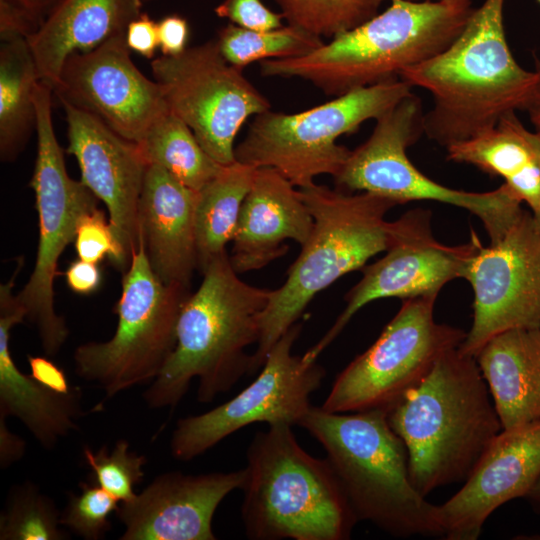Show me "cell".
Wrapping results in <instances>:
<instances>
[{
	"label": "cell",
	"instance_id": "cell-9",
	"mask_svg": "<svg viewBox=\"0 0 540 540\" xmlns=\"http://www.w3.org/2000/svg\"><path fill=\"white\" fill-rule=\"evenodd\" d=\"M189 295L188 288L165 284L155 274L139 240L123 275L115 333L75 349L77 375L107 397L154 380L175 349L179 314Z\"/></svg>",
	"mask_w": 540,
	"mask_h": 540
},
{
	"label": "cell",
	"instance_id": "cell-43",
	"mask_svg": "<svg viewBox=\"0 0 540 540\" xmlns=\"http://www.w3.org/2000/svg\"><path fill=\"white\" fill-rule=\"evenodd\" d=\"M36 20L40 26L61 0H8Z\"/></svg>",
	"mask_w": 540,
	"mask_h": 540
},
{
	"label": "cell",
	"instance_id": "cell-12",
	"mask_svg": "<svg viewBox=\"0 0 540 540\" xmlns=\"http://www.w3.org/2000/svg\"><path fill=\"white\" fill-rule=\"evenodd\" d=\"M436 298L405 299L377 340L337 375L320 407L333 413L386 409L459 347L466 333L435 321Z\"/></svg>",
	"mask_w": 540,
	"mask_h": 540
},
{
	"label": "cell",
	"instance_id": "cell-11",
	"mask_svg": "<svg viewBox=\"0 0 540 540\" xmlns=\"http://www.w3.org/2000/svg\"><path fill=\"white\" fill-rule=\"evenodd\" d=\"M52 93L40 82L35 95L37 154L30 187L35 193L39 240L33 272L17 294L49 357L56 355L69 337L66 322L54 306L58 260L74 240L80 218L97 208L95 195L66 170L52 121Z\"/></svg>",
	"mask_w": 540,
	"mask_h": 540
},
{
	"label": "cell",
	"instance_id": "cell-23",
	"mask_svg": "<svg viewBox=\"0 0 540 540\" xmlns=\"http://www.w3.org/2000/svg\"><path fill=\"white\" fill-rule=\"evenodd\" d=\"M17 272L0 286V416L15 417L36 441L53 449L57 442L77 429L83 415L80 387L68 393L52 391L16 366L9 348L12 328L26 319V311L13 294Z\"/></svg>",
	"mask_w": 540,
	"mask_h": 540
},
{
	"label": "cell",
	"instance_id": "cell-46",
	"mask_svg": "<svg viewBox=\"0 0 540 540\" xmlns=\"http://www.w3.org/2000/svg\"><path fill=\"white\" fill-rule=\"evenodd\" d=\"M530 120L537 132H540V108L529 112Z\"/></svg>",
	"mask_w": 540,
	"mask_h": 540
},
{
	"label": "cell",
	"instance_id": "cell-17",
	"mask_svg": "<svg viewBox=\"0 0 540 540\" xmlns=\"http://www.w3.org/2000/svg\"><path fill=\"white\" fill-rule=\"evenodd\" d=\"M130 51L124 32L93 50L71 54L53 93L61 104L90 113L139 143L169 108L160 84L137 68Z\"/></svg>",
	"mask_w": 540,
	"mask_h": 540
},
{
	"label": "cell",
	"instance_id": "cell-29",
	"mask_svg": "<svg viewBox=\"0 0 540 540\" xmlns=\"http://www.w3.org/2000/svg\"><path fill=\"white\" fill-rule=\"evenodd\" d=\"M148 165L156 164L187 187L199 191L223 165L203 149L190 127L170 109L137 143Z\"/></svg>",
	"mask_w": 540,
	"mask_h": 540
},
{
	"label": "cell",
	"instance_id": "cell-35",
	"mask_svg": "<svg viewBox=\"0 0 540 540\" xmlns=\"http://www.w3.org/2000/svg\"><path fill=\"white\" fill-rule=\"evenodd\" d=\"M78 258L99 263L108 257L120 271H126L130 260L125 256L109 220L98 207L85 213L79 220L74 238Z\"/></svg>",
	"mask_w": 540,
	"mask_h": 540
},
{
	"label": "cell",
	"instance_id": "cell-10",
	"mask_svg": "<svg viewBox=\"0 0 540 540\" xmlns=\"http://www.w3.org/2000/svg\"><path fill=\"white\" fill-rule=\"evenodd\" d=\"M423 115L420 98L411 93L379 117L369 138L350 151L334 176L336 184L397 204L432 200L460 207L481 220L490 242L498 240L524 211L522 201L506 183L488 192H468L441 185L418 170L406 151L424 134Z\"/></svg>",
	"mask_w": 540,
	"mask_h": 540
},
{
	"label": "cell",
	"instance_id": "cell-25",
	"mask_svg": "<svg viewBox=\"0 0 540 540\" xmlns=\"http://www.w3.org/2000/svg\"><path fill=\"white\" fill-rule=\"evenodd\" d=\"M476 360L502 430L540 420V327L494 336Z\"/></svg>",
	"mask_w": 540,
	"mask_h": 540
},
{
	"label": "cell",
	"instance_id": "cell-41",
	"mask_svg": "<svg viewBox=\"0 0 540 540\" xmlns=\"http://www.w3.org/2000/svg\"><path fill=\"white\" fill-rule=\"evenodd\" d=\"M65 279L68 287L73 292L80 295H89L99 288L102 275L97 263L78 258L67 267Z\"/></svg>",
	"mask_w": 540,
	"mask_h": 540
},
{
	"label": "cell",
	"instance_id": "cell-14",
	"mask_svg": "<svg viewBox=\"0 0 540 540\" xmlns=\"http://www.w3.org/2000/svg\"><path fill=\"white\" fill-rule=\"evenodd\" d=\"M301 329L297 322L280 337L258 376L236 396L177 421L170 439L173 458L192 460L254 423L300 425L312 407L311 395L320 388L326 373L317 360L292 353Z\"/></svg>",
	"mask_w": 540,
	"mask_h": 540
},
{
	"label": "cell",
	"instance_id": "cell-15",
	"mask_svg": "<svg viewBox=\"0 0 540 540\" xmlns=\"http://www.w3.org/2000/svg\"><path fill=\"white\" fill-rule=\"evenodd\" d=\"M461 278L474 292L473 323L459 349L476 357L494 336L540 327V230L523 211L496 241L481 245Z\"/></svg>",
	"mask_w": 540,
	"mask_h": 540
},
{
	"label": "cell",
	"instance_id": "cell-13",
	"mask_svg": "<svg viewBox=\"0 0 540 540\" xmlns=\"http://www.w3.org/2000/svg\"><path fill=\"white\" fill-rule=\"evenodd\" d=\"M168 108L193 131L220 165L236 161L235 138L251 116L271 109L269 100L223 57L216 39L151 62Z\"/></svg>",
	"mask_w": 540,
	"mask_h": 540
},
{
	"label": "cell",
	"instance_id": "cell-8",
	"mask_svg": "<svg viewBox=\"0 0 540 540\" xmlns=\"http://www.w3.org/2000/svg\"><path fill=\"white\" fill-rule=\"evenodd\" d=\"M411 88L397 79L352 90L299 113L270 109L254 116L235 146V158L255 168H274L297 188L314 183L320 175L334 177L351 151L336 140L390 111L411 94Z\"/></svg>",
	"mask_w": 540,
	"mask_h": 540
},
{
	"label": "cell",
	"instance_id": "cell-21",
	"mask_svg": "<svg viewBox=\"0 0 540 540\" xmlns=\"http://www.w3.org/2000/svg\"><path fill=\"white\" fill-rule=\"evenodd\" d=\"M313 225L299 188L274 168H256L232 240L234 270L242 274L265 267L287 253V240L303 246Z\"/></svg>",
	"mask_w": 540,
	"mask_h": 540
},
{
	"label": "cell",
	"instance_id": "cell-5",
	"mask_svg": "<svg viewBox=\"0 0 540 540\" xmlns=\"http://www.w3.org/2000/svg\"><path fill=\"white\" fill-rule=\"evenodd\" d=\"M299 426L322 445L358 521L396 537L441 536L438 505L413 486L386 409L333 413L312 405Z\"/></svg>",
	"mask_w": 540,
	"mask_h": 540
},
{
	"label": "cell",
	"instance_id": "cell-38",
	"mask_svg": "<svg viewBox=\"0 0 540 540\" xmlns=\"http://www.w3.org/2000/svg\"><path fill=\"white\" fill-rule=\"evenodd\" d=\"M40 24L29 14L8 0H0V38L1 41L16 38L27 39L33 35Z\"/></svg>",
	"mask_w": 540,
	"mask_h": 540
},
{
	"label": "cell",
	"instance_id": "cell-6",
	"mask_svg": "<svg viewBox=\"0 0 540 540\" xmlns=\"http://www.w3.org/2000/svg\"><path fill=\"white\" fill-rule=\"evenodd\" d=\"M269 425L246 451L241 517L252 540H345L358 521L328 460Z\"/></svg>",
	"mask_w": 540,
	"mask_h": 540
},
{
	"label": "cell",
	"instance_id": "cell-26",
	"mask_svg": "<svg viewBox=\"0 0 540 540\" xmlns=\"http://www.w3.org/2000/svg\"><path fill=\"white\" fill-rule=\"evenodd\" d=\"M40 83L26 39L1 41L0 46V157L11 162L36 131L35 95Z\"/></svg>",
	"mask_w": 540,
	"mask_h": 540
},
{
	"label": "cell",
	"instance_id": "cell-7",
	"mask_svg": "<svg viewBox=\"0 0 540 540\" xmlns=\"http://www.w3.org/2000/svg\"><path fill=\"white\" fill-rule=\"evenodd\" d=\"M299 190L313 217V230L283 285L271 291L249 374L261 369L271 348L319 292L363 269L388 246L390 222L385 217L398 205L395 201L369 192L351 195L315 182Z\"/></svg>",
	"mask_w": 540,
	"mask_h": 540
},
{
	"label": "cell",
	"instance_id": "cell-22",
	"mask_svg": "<svg viewBox=\"0 0 540 540\" xmlns=\"http://www.w3.org/2000/svg\"><path fill=\"white\" fill-rule=\"evenodd\" d=\"M198 191L164 168L148 165L138 204L139 240L155 274L190 289L197 269L195 213Z\"/></svg>",
	"mask_w": 540,
	"mask_h": 540
},
{
	"label": "cell",
	"instance_id": "cell-27",
	"mask_svg": "<svg viewBox=\"0 0 540 540\" xmlns=\"http://www.w3.org/2000/svg\"><path fill=\"white\" fill-rule=\"evenodd\" d=\"M256 168L239 161L222 166L198 191L195 213L197 269L201 272L232 242Z\"/></svg>",
	"mask_w": 540,
	"mask_h": 540
},
{
	"label": "cell",
	"instance_id": "cell-44",
	"mask_svg": "<svg viewBox=\"0 0 540 540\" xmlns=\"http://www.w3.org/2000/svg\"><path fill=\"white\" fill-rule=\"evenodd\" d=\"M524 135L526 136L527 140L529 141V143L531 144V146L533 147L534 151L536 152L538 158H539V161H540V132H531L529 130H527L525 127H524ZM534 219H535V222L540 230V208L539 210L536 212V213H532Z\"/></svg>",
	"mask_w": 540,
	"mask_h": 540
},
{
	"label": "cell",
	"instance_id": "cell-32",
	"mask_svg": "<svg viewBox=\"0 0 540 540\" xmlns=\"http://www.w3.org/2000/svg\"><path fill=\"white\" fill-rule=\"evenodd\" d=\"M287 24L332 39L379 13L391 0H274Z\"/></svg>",
	"mask_w": 540,
	"mask_h": 540
},
{
	"label": "cell",
	"instance_id": "cell-30",
	"mask_svg": "<svg viewBox=\"0 0 540 540\" xmlns=\"http://www.w3.org/2000/svg\"><path fill=\"white\" fill-rule=\"evenodd\" d=\"M215 39L226 61L241 69L257 61L301 57L324 44L322 38L289 24L256 31L229 23Z\"/></svg>",
	"mask_w": 540,
	"mask_h": 540
},
{
	"label": "cell",
	"instance_id": "cell-47",
	"mask_svg": "<svg viewBox=\"0 0 540 540\" xmlns=\"http://www.w3.org/2000/svg\"><path fill=\"white\" fill-rule=\"evenodd\" d=\"M537 1H538V3L540 4V0H537ZM534 63H535V69H536L537 71L540 72V59H538L537 57H535Z\"/></svg>",
	"mask_w": 540,
	"mask_h": 540
},
{
	"label": "cell",
	"instance_id": "cell-40",
	"mask_svg": "<svg viewBox=\"0 0 540 540\" xmlns=\"http://www.w3.org/2000/svg\"><path fill=\"white\" fill-rule=\"evenodd\" d=\"M30 367V376L44 387L58 392L68 393L73 386L70 385L64 370L45 356H27Z\"/></svg>",
	"mask_w": 540,
	"mask_h": 540
},
{
	"label": "cell",
	"instance_id": "cell-28",
	"mask_svg": "<svg viewBox=\"0 0 540 540\" xmlns=\"http://www.w3.org/2000/svg\"><path fill=\"white\" fill-rule=\"evenodd\" d=\"M446 149L449 160L500 176L510 187L539 165L538 156L524 135V125L516 113L504 116L496 127L453 143Z\"/></svg>",
	"mask_w": 540,
	"mask_h": 540
},
{
	"label": "cell",
	"instance_id": "cell-4",
	"mask_svg": "<svg viewBox=\"0 0 540 540\" xmlns=\"http://www.w3.org/2000/svg\"><path fill=\"white\" fill-rule=\"evenodd\" d=\"M473 10L472 0H391L382 12L307 55L259 62L260 73L300 78L334 97L397 80L405 69L445 50Z\"/></svg>",
	"mask_w": 540,
	"mask_h": 540
},
{
	"label": "cell",
	"instance_id": "cell-45",
	"mask_svg": "<svg viewBox=\"0 0 540 540\" xmlns=\"http://www.w3.org/2000/svg\"><path fill=\"white\" fill-rule=\"evenodd\" d=\"M534 510L540 513V477L526 496Z\"/></svg>",
	"mask_w": 540,
	"mask_h": 540
},
{
	"label": "cell",
	"instance_id": "cell-16",
	"mask_svg": "<svg viewBox=\"0 0 540 540\" xmlns=\"http://www.w3.org/2000/svg\"><path fill=\"white\" fill-rule=\"evenodd\" d=\"M481 245L474 232L469 242L462 245L438 242L432 234L430 213L425 210H411L390 222L385 255L363 268L361 280L345 296L342 313L304 355L317 360L352 317L372 301L438 296L446 283L461 278L467 262Z\"/></svg>",
	"mask_w": 540,
	"mask_h": 540
},
{
	"label": "cell",
	"instance_id": "cell-48",
	"mask_svg": "<svg viewBox=\"0 0 540 540\" xmlns=\"http://www.w3.org/2000/svg\"><path fill=\"white\" fill-rule=\"evenodd\" d=\"M412 1H440V0H412Z\"/></svg>",
	"mask_w": 540,
	"mask_h": 540
},
{
	"label": "cell",
	"instance_id": "cell-2",
	"mask_svg": "<svg viewBox=\"0 0 540 540\" xmlns=\"http://www.w3.org/2000/svg\"><path fill=\"white\" fill-rule=\"evenodd\" d=\"M423 496L465 481L502 425L476 357L445 352L426 377L386 408Z\"/></svg>",
	"mask_w": 540,
	"mask_h": 540
},
{
	"label": "cell",
	"instance_id": "cell-34",
	"mask_svg": "<svg viewBox=\"0 0 540 540\" xmlns=\"http://www.w3.org/2000/svg\"><path fill=\"white\" fill-rule=\"evenodd\" d=\"M79 487L80 494L69 495L60 523L84 539H102L112 528L110 515L118 510L119 501L93 481Z\"/></svg>",
	"mask_w": 540,
	"mask_h": 540
},
{
	"label": "cell",
	"instance_id": "cell-33",
	"mask_svg": "<svg viewBox=\"0 0 540 540\" xmlns=\"http://www.w3.org/2000/svg\"><path fill=\"white\" fill-rule=\"evenodd\" d=\"M83 455L93 472V482L121 503L135 498L137 494L134 488L143 480V467L147 459L144 455L129 451V443L125 439L118 440L111 453L105 446L97 452L85 446Z\"/></svg>",
	"mask_w": 540,
	"mask_h": 540
},
{
	"label": "cell",
	"instance_id": "cell-1",
	"mask_svg": "<svg viewBox=\"0 0 540 540\" xmlns=\"http://www.w3.org/2000/svg\"><path fill=\"white\" fill-rule=\"evenodd\" d=\"M504 3L484 0L445 50L400 74L432 95L423 132L444 147L496 127L510 113L540 108V72L524 69L513 57Z\"/></svg>",
	"mask_w": 540,
	"mask_h": 540
},
{
	"label": "cell",
	"instance_id": "cell-19",
	"mask_svg": "<svg viewBox=\"0 0 540 540\" xmlns=\"http://www.w3.org/2000/svg\"><path fill=\"white\" fill-rule=\"evenodd\" d=\"M540 477V420L503 429L465 480L438 505L441 536L475 540L488 517L510 500L526 497Z\"/></svg>",
	"mask_w": 540,
	"mask_h": 540
},
{
	"label": "cell",
	"instance_id": "cell-42",
	"mask_svg": "<svg viewBox=\"0 0 540 540\" xmlns=\"http://www.w3.org/2000/svg\"><path fill=\"white\" fill-rule=\"evenodd\" d=\"M5 420L6 418L0 416V467L2 469L20 460L26 449L25 441L8 429Z\"/></svg>",
	"mask_w": 540,
	"mask_h": 540
},
{
	"label": "cell",
	"instance_id": "cell-39",
	"mask_svg": "<svg viewBox=\"0 0 540 540\" xmlns=\"http://www.w3.org/2000/svg\"><path fill=\"white\" fill-rule=\"evenodd\" d=\"M159 48L164 56H176L187 49L189 25L179 15H169L158 22Z\"/></svg>",
	"mask_w": 540,
	"mask_h": 540
},
{
	"label": "cell",
	"instance_id": "cell-24",
	"mask_svg": "<svg viewBox=\"0 0 540 540\" xmlns=\"http://www.w3.org/2000/svg\"><path fill=\"white\" fill-rule=\"evenodd\" d=\"M142 0H61L26 39L40 82L54 89L66 59L126 32Z\"/></svg>",
	"mask_w": 540,
	"mask_h": 540
},
{
	"label": "cell",
	"instance_id": "cell-49",
	"mask_svg": "<svg viewBox=\"0 0 540 540\" xmlns=\"http://www.w3.org/2000/svg\"><path fill=\"white\" fill-rule=\"evenodd\" d=\"M142 1H151V0H142Z\"/></svg>",
	"mask_w": 540,
	"mask_h": 540
},
{
	"label": "cell",
	"instance_id": "cell-20",
	"mask_svg": "<svg viewBox=\"0 0 540 540\" xmlns=\"http://www.w3.org/2000/svg\"><path fill=\"white\" fill-rule=\"evenodd\" d=\"M245 469L158 475L116 511L125 530L120 540H215L212 522L221 502L242 488Z\"/></svg>",
	"mask_w": 540,
	"mask_h": 540
},
{
	"label": "cell",
	"instance_id": "cell-37",
	"mask_svg": "<svg viewBox=\"0 0 540 540\" xmlns=\"http://www.w3.org/2000/svg\"><path fill=\"white\" fill-rule=\"evenodd\" d=\"M125 38L131 51L151 59L159 47L158 23L148 14L141 13L128 24Z\"/></svg>",
	"mask_w": 540,
	"mask_h": 540
},
{
	"label": "cell",
	"instance_id": "cell-31",
	"mask_svg": "<svg viewBox=\"0 0 540 540\" xmlns=\"http://www.w3.org/2000/svg\"><path fill=\"white\" fill-rule=\"evenodd\" d=\"M55 502L31 481L11 487L0 515V540H64Z\"/></svg>",
	"mask_w": 540,
	"mask_h": 540
},
{
	"label": "cell",
	"instance_id": "cell-3",
	"mask_svg": "<svg viewBox=\"0 0 540 540\" xmlns=\"http://www.w3.org/2000/svg\"><path fill=\"white\" fill-rule=\"evenodd\" d=\"M202 274L200 286L182 305L175 349L143 393L150 408H174L194 378L199 383L197 400L210 403L249 374L251 355L246 349L259 340L272 290L241 280L227 251Z\"/></svg>",
	"mask_w": 540,
	"mask_h": 540
},
{
	"label": "cell",
	"instance_id": "cell-36",
	"mask_svg": "<svg viewBox=\"0 0 540 540\" xmlns=\"http://www.w3.org/2000/svg\"><path fill=\"white\" fill-rule=\"evenodd\" d=\"M214 12L245 29L268 31L283 26V14L272 11L261 0H223Z\"/></svg>",
	"mask_w": 540,
	"mask_h": 540
},
{
	"label": "cell",
	"instance_id": "cell-18",
	"mask_svg": "<svg viewBox=\"0 0 540 540\" xmlns=\"http://www.w3.org/2000/svg\"><path fill=\"white\" fill-rule=\"evenodd\" d=\"M68 146L79 165L81 182L101 200L125 256L139 245L138 204L148 164L137 143L96 116L62 103Z\"/></svg>",
	"mask_w": 540,
	"mask_h": 540
}]
</instances>
